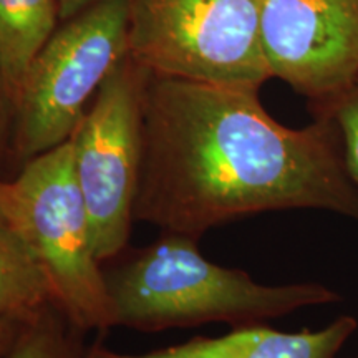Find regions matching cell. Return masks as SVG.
Wrapping results in <instances>:
<instances>
[{
	"mask_svg": "<svg viewBox=\"0 0 358 358\" xmlns=\"http://www.w3.org/2000/svg\"><path fill=\"white\" fill-rule=\"evenodd\" d=\"M320 209L358 221V187L330 116L294 129L259 100V88L151 73L134 221L199 241L268 211Z\"/></svg>",
	"mask_w": 358,
	"mask_h": 358,
	"instance_id": "obj_1",
	"label": "cell"
},
{
	"mask_svg": "<svg viewBox=\"0 0 358 358\" xmlns=\"http://www.w3.org/2000/svg\"><path fill=\"white\" fill-rule=\"evenodd\" d=\"M122 256L116 266L105 268L113 327L140 332L214 322L259 324L342 299L315 282L261 284L243 271L208 261L196 239L169 232Z\"/></svg>",
	"mask_w": 358,
	"mask_h": 358,
	"instance_id": "obj_2",
	"label": "cell"
},
{
	"mask_svg": "<svg viewBox=\"0 0 358 358\" xmlns=\"http://www.w3.org/2000/svg\"><path fill=\"white\" fill-rule=\"evenodd\" d=\"M3 221L34 249L55 306L85 334L113 327L105 268L80 191L70 140L22 164L2 187Z\"/></svg>",
	"mask_w": 358,
	"mask_h": 358,
	"instance_id": "obj_3",
	"label": "cell"
},
{
	"mask_svg": "<svg viewBox=\"0 0 358 358\" xmlns=\"http://www.w3.org/2000/svg\"><path fill=\"white\" fill-rule=\"evenodd\" d=\"M128 0H101L60 22L13 103L10 161L25 164L73 134L110 71L128 55Z\"/></svg>",
	"mask_w": 358,
	"mask_h": 358,
	"instance_id": "obj_4",
	"label": "cell"
},
{
	"mask_svg": "<svg viewBox=\"0 0 358 358\" xmlns=\"http://www.w3.org/2000/svg\"><path fill=\"white\" fill-rule=\"evenodd\" d=\"M264 0H128V53L153 75L259 88Z\"/></svg>",
	"mask_w": 358,
	"mask_h": 358,
	"instance_id": "obj_5",
	"label": "cell"
},
{
	"mask_svg": "<svg viewBox=\"0 0 358 358\" xmlns=\"http://www.w3.org/2000/svg\"><path fill=\"white\" fill-rule=\"evenodd\" d=\"M151 71L129 55L98 88L70 136L77 181L101 264L128 249L143 143V106Z\"/></svg>",
	"mask_w": 358,
	"mask_h": 358,
	"instance_id": "obj_6",
	"label": "cell"
},
{
	"mask_svg": "<svg viewBox=\"0 0 358 358\" xmlns=\"http://www.w3.org/2000/svg\"><path fill=\"white\" fill-rule=\"evenodd\" d=\"M262 50L271 75L322 113L358 80V0H264Z\"/></svg>",
	"mask_w": 358,
	"mask_h": 358,
	"instance_id": "obj_7",
	"label": "cell"
},
{
	"mask_svg": "<svg viewBox=\"0 0 358 358\" xmlns=\"http://www.w3.org/2000/svg\"><path fill=\"white\" fill-rule=\"evenodd\" d=\"M357 325L353 317L342 315L320 330L282 332L259 322L236 325L221 337H194L143 353L95 343L88 348V358H337Z\"/></svg>",
	"mask_w": 358,
	"mask_h": 358,
	"instance_id": "obj_8",
	"label": "cell"
},
{
	"mask_svg": "<svg viewBox=\"0 0 358 358\" xmlns=\"http://www.w3.org/2000/svg\"><path fill=\"white\" fill-rule=\"evenodd\" d=\"M60 22L58 0H0V70L12 103L30 64Z\"/></svg>",
	"mask_w": 358,
	"mask_h": 358,
	"instance_id": "obj_9",
	"label": "cell"
},
{
	"mask_svg": "<svg viewBox=\"0 0 358 358\" xmlns=\"http://www.w3.org/2000/svg\"><path fill=\"white\" fill-rule=\"evenodd\" d=\"M55 297L34 249L10 224L0 221V317H34Z\"/></svg>",
	"mask_w": 358,
	"mask_h": 358,
	"instance_id": "obj_10",
	"label": "cell"
},
{
	"mask_svg": "<svg viewBox=\"0 0 358 358\" xmlns=\"http://www.w3.org/2000/svg\"><path fill=\"white\" fill-rule=\"evenodd\" d=\"M85 332L57 306H48L27 322L0 358H88Z\"/></svg>",
	"mask_w": 358,
	"mask_h": 358,
	"instance_id": "obj_11",
	"label": "cell"
},
{
	"mask_svg": "<svg viewBox=\"0 0 358 358\" xmlns=\"http://www.w3.org/2000/svg\"><path fill=\"white\" fill-rule=\"evenodd\" d=\"M313 116H330L337 124L347 171L358 187V80L329 108Z\"/></svg>",
	"mask_w": 358,
	"mask_h": 358,
	"instance_id": "obj_12",
	"label": "cell"
},
{
	"mask_svg": "<svg viewBox=\"0 0 358 358\" xmlns=\"http://www.w3.org/2000/svg\"><path fill=\"white\" fill-rule=\"evenodd\" d=\"M13 103L0 70V171L10 161Z\"/></svg>",
	"mask_w": 358,
	"mask_h": 358,
	"instance_id": "obj_13",
	"label": "cell"
},
{
	"mask_svg": "<svg viewBox=\"0 0 358 358\" xmlns=\"http://www.w3.org/2000/svg\"><path fill=\"white\" fill-rule=\"evenodd\" d=\"M32 317H0V355H3L19 337Z\"/></svg>",
	"mask_w": 358,
	"mask_h": 358,
	"instance_id": "obj_14",
	"label": "cell"
},
{
	"mask_svg": "<svg viewBox=\"0 0 358 358\" xmlns=\"http://www.w3.org/2000/svg\"><path fill=\"white\" fill-rule=\"evenodd\" d=\"M101 2V0H58V8H60V20L65 22L71 19V17L78 15L88 7L95 6V3Z\"/></svg>",
	"mask_w": 358,
	"mask_h": 358,
	"instance_id": "obj_15",
	"label": "cell"
},
{
	"mask_svg": "<svg viewBox=\"0 0 358 358\" xmlns=\"http://www.w3.org/2000/svg\"><path fill=\"white\" fill-rule=\"evenodd\" d=\"M2 187H3V179H0V221H3V214H2Z\"/></svg>",
	"mask_w": 358,
	"mask_h": 358,
	"instance_id": "obj_16",
	"label": "cell"
},
{
	"mask_svg": "<svg viewBox=\"0 0 358 358\" xmlns=\"http://www.w3.org/2000/svg\"><path fill=\"white\" fill-rule=\"evenodd\" d=\"M350 358H358V355H355V357H350Z\"/></svg>",
	"mask_w": 358,
	"mask_h": 358,
	"instance_id": "obj_17",
	"label": "cell"
}]
</instances>
